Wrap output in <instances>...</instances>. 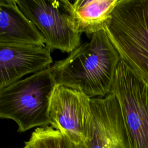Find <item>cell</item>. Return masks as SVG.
Listing matches in <instances>:
<instances>
[{"mask_svg":"<svg viewBox=\"0 0 148 148\" xmlns=\"http://www.w3.org/2000/svg\"><path fill=\"white\" fill-rule=\"evenodd\" d=\"M121 59L105 30L90 35L65 58L50 69L57 84L79 90L90 97H105L111 92Z\"/></svg>","mask_w":148,"mask_h":148,"instance_id":"cell-1","label":"cell"},{"mask_svg":"<svg viewBox=\"0 0 148 148\" xmlns=\"http://www.w3.org/2000/svg\"><path fill=\"white\" fill-rule=\"evenodd\" d=\"M105 31L121 60L148 84V0H119Z\"/></svg>","mask_w":148,"mask_h":148,"instance_id":"cell-2","label":"cell"},{"mask_svg":"<svg viewBox=\"0 0 148 148\" xmlns=\"http://www.w3.org/2000/svg\"><path fill=\"white\" fill-rule=\"evenodd\" d=\"M50 66L0 88V119L14 120L18 132L50 124V100L57 86Z\"/></svg>","mask_w":148,"mask_h":148,"instance_id":"cell-3","label":"cell"},{"mask_svg":"<svg viewBox=\"0 0 148 148\" xmlns=\"http://www.w3.org/2000/svg\"><path fill=\"white\" fill-rule=\"evenodd\" d=\"M110 93L120 105L128 147L148 148V84L121 60Z\"/></svg>","mask_w":148,"mask_h":148,"instance_id":"cell-4","label":"cell"},{"mask_svg":"<svg viewBox=\"0 0 148 148\" xmlns=\"http://www.w3.org/2000/svg\"><path fill=\"white\" fill-rule=\"evenodd\" d=\"M20 10L38 29L45 46L71 53L80 43V34L61 1L15 0Z\"/></svg>","mask_w":148,"mask_h":148,"instance_id":"cell-5","label":"cell"},{"mask_svg":"<svg viewBox=\"0 0 148 148\" xmlns=\"http://www.w3.org/2000/svg\"><path fill=\"white\" fill-rule=\"evenodd\" d=\"M91 99L79 90L57 84L49 107L51 127L72 142L84 143L92 118Z\"/></svg>","mask_w":148,"mask_h":148,"instance_id":"cell-6","label":"cell"},{"mask_svg":"<svg viewBox=\"0 0 148 148\" xmlns=\"http://www.w3.org/2000/svg\"><path fill=\"white\" fill-rule=\"evenodd\" d=\"M92 114L86 148H128L125 127L115 95L91 98Z\"/></svg>","mask_w":148,"mask_h":148,"instance_id":"cell-7","label":"cell"},{"mask_svg":"<svg viewBox=\"0 0 148 148\" xmlns=\"http://www.w3.org/2000/svg\"><path fill=\"white\" fill-rule=\"evenodd\" d=\"M50 51L46 46L0 43V88L50 67Z\"/></svg>","mask_w":148,"mask_h":148,"instance_id":"cell-8","label":"cell"},{"mask_svg":"<svg viewBox=\"0 0 148 148\" xmlns=\"http://www.w3.org/2000/svg\"><path fill=\"white\" fill-rule=\"evenodd\" d=\"M0 43L46 46L40 33L15 0H0Z\"/></svg>","mask_w":148,"mask_h":148,"instance_id":"cell-9","label":"cell"},{"mask_svg":"<svg viewBox=\"0 0 148 148\" xmlns=\"http://www.w3.org/2000/svg\"><path fill=\"white\" fill-rule=\"evenodd\" d=\"M78 32L90 35L106 26L119 0H61Z\"/></svg>","mask_w":148,"mask_h":148,"instance_id":"cell-10","label":"cell"},{"mask_svg":"<svg viewBox=\"0 0 148 148\" xmlns=\"http://www.w3.org/2000/svg\"><path fill=\"white\" fill-rule=\"evenodd\" d=\"M60 132L52 127H38L25 142V148H59Z\"/></svg>","mask_w":148,"mask_h":148,"instance_id":"cell-11","label":"cell"},{"mask_svg":"<svg viewBox=\"0 0 148 148\" xmlns=\"http://www.w3.org/2000/svg\"><path fill=\"white\" fill-rule=\"evenodd\" d=\"M59 148H86L84 143L76 144L64 135L61 132L59 136Z\"/></svg>","mask_w":148,"mask_h":148,"instance_id":"cell-12","label":"cell"},{"mask_svg":"<svg viewBox=\"0 0 148 148\" xmlns=\"http://www.w3.org/2000/svg\"><path fill=\"white\" fill-rule=\"evenodd\" d=\"M23 148H25V147H23Z\"/></svg>","mask_w":148,"mask_h":148,"instance_id":"cell-13","label":"cell"}]
</instances>
